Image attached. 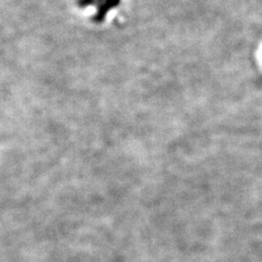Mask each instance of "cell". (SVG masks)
<instances>
[]
</instances>
